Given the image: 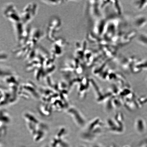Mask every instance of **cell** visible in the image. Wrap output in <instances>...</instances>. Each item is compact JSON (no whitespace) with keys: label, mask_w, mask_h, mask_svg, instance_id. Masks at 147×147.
<instances>
[{"label":"cell","mask_w":147,"mask_h":147,"mask_svg":"<svg viewBox=\"0 0 147 147\" xmlns=\"http://www.w3.org/2000/svg\"><path fill=\"white\" fill-rule=\"evenodd\" d=\"M3 13L5 17L13 24L16 34L21 33L24 30L21 16L14 5L11 4L7 5L5 7Z\"/></svg>","instance_id":"obj_1"},{"label":"cell","mask_w":147,"mask_h":147,"mask_svg":"<svg viewBox=\"0 0 147 147\" xmlns=\"http://www.w3.org/2000/svg\"><path fill=\"white\" fill-rule=\"evenodd\" d=\"M38 5L34 3L27 5L24 9L21 15L23 24H26L33 19L36 13Z\"/></svg>","instance_id":"obj_2"},{"label":"cell","mask_w":147,"mask_h":147,"mask_svg":"<svg viewBox=\"0 0 147 147\" xmlns=\"http://www.w3.org/2000/svg\"><path fill=\"white\" fill-rule=\"evenodd\" d=\"M135 127L136 130L139 133H143L146 129L144 121L141 119H138L136 121Z\"/></svg>","instance_id":"obj_3"},{"label":"cell","mask_w":147,"mask_h":147,"mask_svg":"<svg viewBox=\"0 0 147 147\" xmlns=\"http://www.w3.org/2000/svg\"></svg>","instance_id":"obj_4"}]
</instances>
